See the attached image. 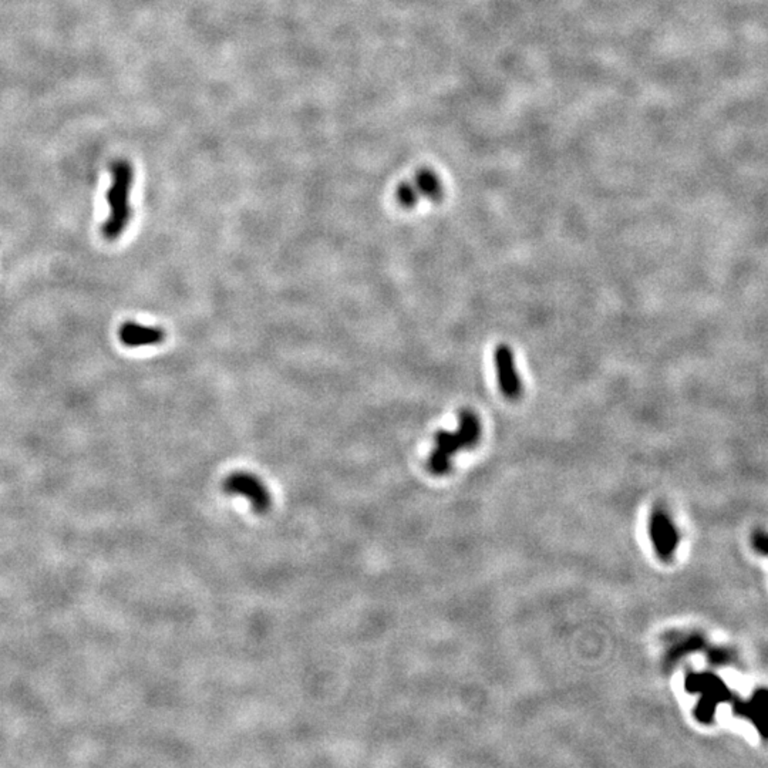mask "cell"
<instances>
[{"instance_id":"cell-1","label":"cell","mask_w":768,"mask_h":768,"mask_svg":"<svg viewBox=\"0 0 768 768\" xmlns=\"http://www.w3.org/2000/svg\"><path fill=\"white\" fill-rule=\"evenodd\" d=\"M111 185L107 191L109 217L102 226V233L107 241L118 239L132 218L130 196L134 184V168L125 160H118L111 167Z\"/></svg>"},{"instance_id":"cell-2","label":"cell","mask_w":768,"mask_h":768,"mask_svg":"<svg viewBox=\"0 0 768 768\" xmlns=\"http://www.w3.org/2000/svg\"><path fill=\"white\" fill-rule=\"evenodd\" d=\"M222 488L226 494L241 495L248 498L252 505V509L256 514L268 512L272 505V497L269 490L265 487V484L256 475L251 472H245V471L232 472L231 475L225 478Z\"/></svg>"},{"instance_id":"cell-3","label":"cell","mask_w":768,"mask_h":768,"mask_svg":"<svg viewBox=\"0 0 768 768\" xmlns=\"http://www.w3.org/2000/svg\"><path fill=\"white\" fill-rule=\"evenodd\" d=\"M464 448H472L469 440L457 428L455 433L440 430L434 436V448L431 451L427 467L433 475H446L451 469V458Z\"/></svg>"},{"instance_id":"cell-4","label":"cell","mask_w":768,"mask_h":768,"mask_svg":"<svg viewBox=\"0 0 768 768\" xmlns=\"http://www.w3.org/2000/svg\"><path fill=\"white\" fill-rule=\"evenodd\" d=\"M494 364L501 393L508 400H518L522 395V383L515 367L514 353L509 346L500 345L495 349Z\"/></svg>"},{"instance_id":"cell-5","label":"cell","mask_w":768,"mask_h":768,"mask_svg":"<svg viewBox=\"0 0 768 768\" xmlns=\"http://www.w3.org/2000/svg\"><path fill=\"white\" fill-rule=\"evenodd\" d=\"M167 338L158 326H146L137 322H125L118 330V339L127 348H144L161 345Z\"/></svg>"},{"instance_id":"cell-6","label":"cell","mask_w":768,"mask_h":768,"mask_svg":"<svg viewBox=\"0 0 768 768\" xmlns=\"http://www.w3.org/2000/svg\"><path fill=\"white\" fill-rule=\"evenodd\" d=\"M410 181L417 191L420 200L425 198L433 203H440L443 200L444 186L440 177L433 170H418Z\"/></svg>"},{"instance_id":"cell-7","label":"cell","mask_w":768,"mask_h":768,"mask_svg":"<svg viewBox=\"0 0 768 768\" xmlns=\"http://www.w3.org/2000/svg\"><path fill=\"white\" fill-rule=\"evenodd\" d=\"M653 530H656V542L657 551L663 558H668L673 554L676 545V534L673 528L670 526L668 521L663 515L653 516Z\"/></svg>"},{"instance_id":"cell-8","label":"cell","mask_w":768,"mask_h":768,"mask_svg":"<svg viewBox=\"0 0 768 768\" xmlns=\"http://www.w3.org/2000/svg\"><path fill=\"white\" fill-rule=\"evenodd\" d=\"M396 200L397 203L406 208V210H411L414 207L418 205L420 203V197L417 194V191L414 189L411 181H403L402 184H399L397 186V191H396Z\"/></svg>"}]
</instances>
